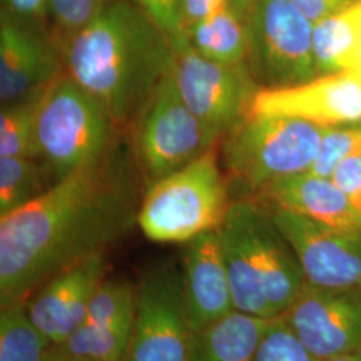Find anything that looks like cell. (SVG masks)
I'll return each mask as SVG.
<instances>
[{
	"mask_svg": "<svg viewBox=\"0 0 361 361\" xmlns=\"http://www.w3.org/2000/svg\"><path fill=\"white\" fill-rule=\"evenodd\" d=\"M134 316L109 324H82L54 350L85 361H123L129 347Z\"/></svg>",
	"mask_w": 361,
	"mask_h": 361,
	"instance_id": "22",
	"label": "cell"
},
{
	"mask_svg": "<svg viewBox=\"0 0 361 361\" xmlns=\"http://www.w3.org/2000/svg\"><path fill=\"white\" fill-rule=\"evenodd\" d=\"M360 143L361 123L328 128L308 173L331 180L336 169Z\"/></svg>",
	"mask_w": 361,
	"mask_h": 361,
	"instance_id": "27",
	"label": "cell"
},
{
	"mask_svg": "<svg viewBox=\"0 0 361 361\" xmlns=\"http://www.w3.org/2000/svg\"><path fill=\"white\" fill-rule=\"evenodd\" d=\"M0 13L49 31V0H0Z\"/></svg>",
	"mask_w": 361,
	"mask_h": 361,
	"instance_id": "31",
	"label": "cell"
},
{
	"mask_svg": "<svg viewBox=\"0 0 361 361\" xmlns=\"http://www.w3.org/2000/svg\"><path fill=\"white\" fill-rule=\"evenodd\" d=\"M47 361H85V360H79V359H73V357H66V356H62V355H59V353H56L54 348H51L50 350V355H49V359Z\"/></svg>",
	"mask_w": 361,
	"mask_h": 361,
	"instance_id": "35",
	"label": "cell"
},
{
	"mask_svg": "<svg viewBox=\"0 0 361 361\" xmlns=\"http://www.w3.org/2000/svg\"><path fill=\"white\" fill-rule=\"evenodd\" d=\"M328 128L292 116H247L226 134L224 166L250 192L308 173Z\"/></svg>",
	"mask_w": 361,
	"mask_h": 361,
	"instance_id": "5",
	"label": "cell"
},
{
	"mask_svg": "<svg viewBox=\"0 0 361 361\" xmlns=\"http://www.w3.org/2000/svg\"><path fill=\"white\" fill-rule=\"evenodd\" d=\"M320 361L361 349V289L319 288L305 283L280 316Z\"/></svg>",
	"mask_w": 361,
	"mask_h": 361,
	"instance_id": "11",
	"label": "cell"
},
{
	"mask_svg": "<svg viewBox=\"0 0 361 361\" xmlns=\"http://www.w3.org/2000/svg\"><path fill=\"white\" fill-rule=\"evenodd\" d=\"M217 232L234 310L262 319L280 317L307 281L269 207L246 200L232 202Z\"/></svg>",
	"mask_w": 361,
	"mask_h": 361,
	"instance_id": "3",
	"label": "cell"
},
{
	"mask_svg": "<svg viewBox=\"0 0 361 361\" xmlns=\"http://www.w3.org/2000/svg\"><path fill=\"white\" fill-rule=\"evenodd\" d=\"M173 77L185 104L202 122L210 138L229 134L249 113L259 90L249 67L226 65L205 58L182 39L174 43Z\"/></svg>",
	"mask_w": 361,
	"mask_h": 361,
	"instance_id": "9",
	"label": "cell"
},
{
	"mask_svg": "<svg viewBox=\"0 0 361 361\" xmlns=\"http://www.w3.org/2000/svg\"><path fill=\"white\" fill-rule=\"evenodd\" d=\"M352 71H355V73H357V74H360L361 75V49L360 51H359V55H357V58H356V62H355V66H353Z\"/></svg>",
	"mask_w": 361,
	"mask_h": 361,
	"instance_id": "37",
	"label": "cell"
},
{
	"mask_svg": "<svg viewBox=\"0 0 361 361\" xmlns=\"http://www.w3.org/2000/svg\"><path fill=\"white\" fill-rule=\"evenodd\" d=\"M331 180L347 194L361 214V143L336 169Z\"/></svg>",
	"mask_w": 361,
	"mask_h": 361,
	"instance_id": "30",
	"label": "cell"
},
{
	"mask_svg": "<svg viewBox=\"0 0 361 361\" xmlns=\"http://www.w3.org/2000/svg\"><path fill=\"white\" fill-rule=\"evenodd\" d=\"M56 180L42 157H0V217L34 201Z\"/></svg>",
	"mask_w": 361,
	"mask_h": 361,
	"instance_id": "21",
	"label": "cell"
},
{
	"mask_svg": "<svg viewBox=\"0 0 361 361\" xmlns=\"http://www.w3.org/2000/svg\"><path fill=\"white\" fill-rule=\"evenodd\" d=\"M104 255L89 258L49 280L26 301L32 323L54 347L85 323L91 297L104 281Z\"/></svg>",
	"mask_w": 361,
	"mask_h": 361,
	"instance_id": "15",
	"label": "cell"
},
{
	"mask_svg": "<svg viewBox=\"0 0 361 361\" xmlns=\"http://www.w3.org/2000/svg\"><path fill=\"white\" fill-rule=\"evenodd\" d=\"M361 49V0L313 25L319 75L352 71Z\"/></svg>",
	"mask_w": 361,
	"mask_h": 361,
	"instance_id": "19",
	"label": "cell"
},
{
	"mask_svg": "<svg viewBox=\"0 0 361 361\" xmlns=\"http://www.w3.org/2000/svg\"><path fill=\"white\" fill-rule=\"evenodd\" d=\"M228 6V0H178L180 23L186 35L188 31L197 23L205 20Z\"/></svg>",
	"mask_w": 361,
	"mask_h": 361,
	"instance_id": "32",
	"label": "cell"
},
{
	"mask_svg": "<svg viewBox=\"0 0 361 361\" xmlns=\"http://www.w3.org/2000/svg\"><path fill=\"white\" fill-rule=\"evenodd\" d=\"M52 347L30 319L26 302L1 307L0 361H47Z\"/></svg>",
	"mask_w": 361,
	"mask_h": 361,
	"instance_id": "24",
	"label": "cell"
},
{
	"mask_svg": "<svg viewBox=\"0 0 361 361\" xmlns=\"http://www.w3.org/2000/svg\"><path fill=\"white\" fill-rule=\"evenodd\" d=\"M143 13H147L173 42L188 38L178 13V0H129Z\"/></svg>",
	"mask_w": 361,
	"mask_h": 361,
	"instance_id": "29",
	"label": "cell"
},
{
	"mask_svg": "<svg viewBox=\"0 0 361 361\" xmlns=\"http://www.w3.org/2000/svg\"><path fill=\"white\" fill-rule=\"evenodd\" d=\"M114 118L63 70L52 80L39 114V154L56 180L102 158L118 141Z\"/></svg>",
	"mask_w": 361,
	"mask_h": 361,
	"instance_id": "6",
	"label": "cell"
},
{
	"mask_svg": "<svg viewBox=\"0 0 361 361\" xmlns=\"http://www.w3.org/2000/svg\"><path fill=\"white\" fill-rule=\"evenodd\" d=\"M217 145L146 186L138 225L149 240L186 244L221 226L232 202Z\"/></svg>",
	"mask_w": 361,
	"mask_h": 361,
	"instance_id": "4",
	"label": "cell"
},
{
	"mask_svg": "<svg viewBox=\"0 0 361 361\" xmlns=\"http://www.w3.org/2000/svg\"><path fill=\"white\" fill-rule=\"evenodd\" d=\"M113 1L116 0H49V32L61 51L78 31Z\"/></svg>",
	"mask_w": 361,
	"mask_h": 361,
	"instance_id": "25",
	"label": "cell"
},
{
	"mask_svg": "<svg viewBox=\"0 0 361 361\" xmlns=\"http://www.w3.org/2000/svg\"><path fill=\"white\" fill-rule=\"evenodd\" d=\"M63 70V55L49 31L0 13L1 104L50 85Z\"/></svg>",
	"mask_w": 361,
	"mask_h": 361,
	"instance_id": "14",
	"label": "cell"
},
{
	"mask_svg": "<svg viewBox=\"0 0 361 361\" xmlns=\"http://www.w3.org/2000/svg\"><path fill=\"white\" fill-rule=\"evenodd\" d=\"M189 43L207 59L238 65L247 56V27L228 6L188 31Z\"/></svg>",
	"mask_w": 361,
	"mask_h": 361,
	"instance_id": "20",
	"label": "cell"
},
{
	"mask_svg": "<svg viewBox=\"0 0 361 361\" xmlns=\"http://www.w3.org/2000/svg\"><path fill=\"white\" fill-rule=\"evenodd\" d=\"M252 361H320L298 340L281 317L271 320Z\"/></svg>",
	"mask_w": 361,
	"mask_h": 361,
	"instance_id": "28",
	"label": "cell"
},
{
	"mask_svg": "<svg viewBox=\"0 0 361 361\" xmlns=\"http://www.w3.org/2000/svg\"><path fill=\"white\" fill-rule=\"evenodd\" d=\"M183 290L192 332L234 312L232 288L219 232L204 233L183 250Z\"/></svg>",
	"mask_w": 361,
	"mask_h": 361,
	"instance_id": "16",
	"label": "cell"
},
{
	"mask_svg": "<svg viewBox=\"0 0 361 361\" xmlns=\"http://www.w3.org/2000/svg\"><path fill=\"white\" fill-rule=\"evenodd\" d=\"M133 129L135 161L146 186L183 168L216 145L185 104L173 71L161 80Z\"/></svg>",
	"mask_w": 361,
	"mask_h": 361,
	"instance_id": "8",
	"label": "cell"
},
{
	"mask_svg": "<svg viewBox=\"0 0 361 361\" xmlns=\"http://www.w3.org/2000/svg\"><path fill=\"white\" fill-rule=\"evenodd\" d=\"M269 207H281L326 226L361 232V214L335 182L302 173L273 182L259 192Z\"/></svg>",
	"mask_w": 361,
	"mask_h": 361,
	"instance_id": "17",
	"label": "cell"
},
{
	"mask_svg": "<svg viewBox=\"0 0 361 361\" xmlns=\"http://www.w3.org/2000/svg\"><path fill=\"white\" fill-rule=\"evenodd\" d=\"M192 336L182 269L171 261L157 264L143 274L137 292L123 361H189Z\"/></svg>",
	"mask_w": 361,
	"mask_h": 361,
	"instance_id": "10",
	"label": "cell"
},
{
	"mask_svg": "<svg viewBox=\"0 0 361 361\" xmlns=\"http://www.w3.org/2000/svg\"><path fill=\"white\" fill-rule=\"evenodd\" d=\"M328 361H361V349L357 350V352H355V353H352V355H348V356L337 357V359H334V360Z\"/></svg>",
	"mask_w": 361,
	"mask_h": 361,
	"instance_id": "36",
	"label": "cell"
},
{
	"mask_svg": "<svg viewBox=\"0 0 361 361\" xmlns=\"http://www.w3.org/2000/svg\"><path fill=\"white\" fill-rule=\"evenodd\" d=\"M246 27V65L259 89L295 86L319 77L313 23L290 0H258Z\"/></svg>",
	"mask_w": 361,
	"mask_h": 361,
	"instance_id": "7",
	"label": "cell"
},
{
	"mask_svg": "<svg viewBox=\"0 0 361 361\" xmlns=\"http://www.w3.org/2000/svg\"><path fill=\"white\" fill-rule=\"evenodd\" d=\"M135 289L126 281H102L91 297L83 324H109L134 316Z\"/></svg>",
	"mask_w": 361,
	"mask_h": 361,
	"instance_id": "26",
	"label": "cell"
},
{
	"mask_svg": "<svg viewBox=\"0 0 361 361\" xmlns=\"http://www.w3.org/2000/svg\"><path fill=\"white\" fill-rule=\"evenodd\" d=\"M297 10L304 13L313 25L338 13L353 0H290Z\"/></svg>",
	"mask_w": 361,
	"mask_h": 361,
	"instance_id": "33",
	"label": "cell"
},
{
	"mask_svg": "<svg viewBox=\"0 0 361 361\" xmlns=\"http://www.w3.org/2000/svg\"><path fill=\"white\" fill-rule=\"evenodd\" d=\"M268 207L308 284L361 289V232L340 231L281 207Z\"/></svg>",
	"mask_w": 361,
	"mask_h": 361,
	"instance_id": "12",
	"label": "cell"
},
{
	"mask_svg": "<svg viewBox=\"0 0 361 361\" xmlns=\"http://www.w3.org/2000/svg\"><path fill=\"white\" fill-rule=\"evenodd\" d=\"M50 85L1 104L0 157H40L37 140L39 114Z\"/></svg>",
	"mask_w": 361,
	"mask_h": 361,
	"instance_id": "23",
	"label": "cell"
},
{
	"mask_svg": "<svg viewBox=\"0 0 361 361\" xmlns=\"http://www.w3.org/2000/svg\"><path fill=\"white\" fill-rule=\"evenodd\" d=\"M257 1L258 0H228V4L234 13L246 22Z\"/></svg>",
	"mask_w": 361,
	"mask_h": 361,
	"instance_id": "34",
	"label": "cell"
},
{
	"mask_svg": "<svg viewBox=\"0 0 361 361\" xmlns=\"http://www.w3.org/2000/svg\"><path fill=\"white\" fill-rule=\"evenodd\" d=\"M292 116L324 128L361 123V75L355 71L324 74L279 89H259L250 113Z\"/></svg>",
	"mask_w": 361,
	"mask_h": 361,
	"instance_id": "13",
	"label": "cell"
},
{
	"mask_svg": "<svg viewBox=\"0 0 361 361\" xmlns=\"http://www.w3.org/2000/svg\"><path fill=\"white\" fill-rule=\"evenodd\" d=\"M271 320L234 310L193 332L189 361H252Z\"/></svg>",
	"mask_w": 361,
	"mask_h": 361,
	"instance_id": "18",
	"label": "cell"
},
{
	"mask_svg": "<svg viewBox=\"0 0 361 361\" xmlns=\"http://www.w3.org/2000/svg\"><path fill=\"white\" fill-rule=\"evenodd\" d=\"M118 138L106 154L0 217V304L40 286L123 238L138 224L140 166Z\"/></svg>",
	"mask_w": 361,
	"mask_h": 361,
	"instance_id": "1",
	"label": "cell"
},
{
	"mask_svg": "<svg viewBox=\"0 0 361 361\" xmlns=\"http://www.w3.org/2000/svg\"><path fill=\"white\" fill-rule=\"evenodd\" d=\"M66 73L104 104L121 130L133 128L174 66L173 39L129 0H116L70 39Z\"/></svg>",
	"mask_w": 361,
	"mask_h": 361,
	"instance_id": "2",
	"label": "cell"
}]
</instances>
